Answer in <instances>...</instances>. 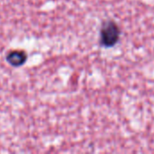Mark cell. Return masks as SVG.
<instances>
[{
  "label": "cell",
  "instance_id": "cell-1",
  "mask_svg": "<svg viewBox=\"0 0 154 154\" xmlns=\"http://www.w3.org/2000/svg\"><path fill=\"white\" fill-rule=\"evenodd\" d=\"M120 38V29L118 25L113 21H107L103 23L101 32H100V42L104 47L114 46Z\"/></svg>",
  "mask_w": 154,
  "mask_h": 154
},
{
  "label": "cell",
  "instance_id": "cell-2",
  "mask_svg": "<svg viewBox=\"0 0 154 154\" xmlns=\"http://www.w3.org/2000/svg\"><path fill=\"white\" fill-rule=\"evenodd\" d=\"M27 59V56L25 51H10L6 56L7 62L14 66V67H19L22 66Z\"/></svg>",
  "mask_w": 154,
  "mask_h": 154
}]
</instances>
